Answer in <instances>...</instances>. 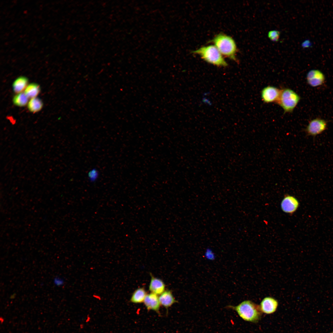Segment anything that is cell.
Listing matches in <instances>:
<instances>
[{"instance_id": "17", "label": "cell", "mask_w": 333, "mask_h": 333, "mask_svg": "<svg viewBox=\"0 0 333 333\" xmlns=\"http://www.w3.org/2000/svg\"><path fill=\"white\" fill-rule=\"evenodd\" d=\"M29 98L24 92H22L17 94L14 96L13 102L17 106L23 107L27 105Z\"/></svg>"}, {"instance_id": "20", "label": "cell", "mask_w": 333, "mask_h": 333, "mask_svg": "<svg viewBox=\"0 0 333 333\" xmlns=\"http://www.w3.org/2000/svg\"><path fill=\"white\" fill-rule=\"evenodd\" d=\"M54 284L57 286H61L64 284V280L61 278L58 277H55L53 281Z\"/></svg>"}, {"instance_id": "9", "label": "cell", "mask_w": 333, "mask_h": 333, "mask_svg": "<svg viewBox=\"0 0 333 333\" xmlns=\"http://www.w3.org/2000/svg\"><path fill=\"white\" fill-rule=\"evenodd\" d=\"M278 305V302L276 299L271 297H267L263 299L259 306L262 313L270 314L276 311Z\"/></svg>"}, {"instance_id": "10", "label": "cell", "mask_w": 333, "mask_h": 333, "mask_svg": "<svg viewBox=\"0 0 333 333\" xmlns=\"http://www.w3.org/2000/svg\"><path fill=\"white\" fill-rule=\"evenodd\" d=\"M143 303L148 310H152L160 314L161 305L158 295L152 293L147 294Z\"/></svg>"}, {"instance_id": "11", "label": "cell", "mask_w": 333, "mask_h": 333, "mask_svg": "<svg viewBox=\"0 0 333 333\" xmlns=\"http://www.w3.org/2000/svg\"><path fill=\"white\" fill-rule=\"evenodd\" d=\"M150 275L149 290L151 293L160 295L165 291V285L161 279L154 277L151 274Z\"/></svg>"}, {"instance_id": "2", "label": "cell", "mask_w": 333, "mask_h": 333, "mask_svg": "<svg viewBox=\"0 0 333 333\" xmlns=\"http://www.w3.org/2000/svg\"><path fill=\"white\" fill-rule=\"evenodd\" d=\"M214 46L223 55L230 59L236 61L237 47L234 40L225 34H219L212 41Z\"/></svg>"}, {"instance_id": "5", "label": "cell", "mask_w": 333, "mask_h": 333, "mask_svg": "<svg viewBox=\"0 0 333 333\" xmlns=\"http://www.w3.org/2000/svg\"><path fill=\"white\" fill-rule=\"evenodd\" d=\"M327 128V121L317 117L310 120L303 131L306 136L315 137L322 134Z\"/></svg>"}, {"instance_id": "4", "label": "cell", "mask_w": 333, "mask_h": 333, "mask_svg": "<svg viewBox=\"0 0 333 333\" xmlns=\"http://www.w3.org/2000/svg\"><path fill=\"white\" fill-rule=\"evenodd\" d=\"M301 99L299 95L292 89L285 88L281 89L277 104L283 109L284 113H291L294 111Z\"/></svg>"}, {"instance_id": "13", "label": "cell", "mask_w": 333, "mask_h": 333, "mask_svg": "<svg viewBox=\"0 0 333 333\" xmlns=\"http://www.w3.org/2000/svg\"><path fill=\"white\" fill-rule=\"evenodd\" d=\"M28 82V80L27 77L24 76L18 77L15 80L13 84L14 91L17 94L23 92L27 86Z\"/></svg>"}, {"instance_id": "16", "label": "cell", "mask_w": 333, "mask_h": 333, "mask_svg": "<svg viewBox=\"0 0 333 333\" xmlns=\"http://www.w3.org/2000/svg\"><path fill=\"white\" fill-rule=\"evenodd\" d=\"M40 91L39 84L35 83H31L28 85L24 91V93L29 98L37 97Z\"/></svg>"}, {"instance_id": "6", "label": "cell", "mask_w": 333, "mask_h": 333, "mask_svg": "<svg viewBox=\"0 0 333 333\" xmlns=\"http://www.w3.org/2000/svg\"><path fill=\"white\" fill-rule=\"evenodd\" d=\"M281 92V89L277 87L270 85L264 88L261 91V97L262 101L265 103H277Z\"/></svg>"}, {"instance_id": "1", "label": "cell", "mask_w": 333, "mask_h": 333, "mask_svg": "<svg viewBox=\"0 0 333 333\" xmlns=\"http://www.w3.org/2000/svg\"><path fill=\"white\" fill-rule=\"evenodd\" d=\"M228 307L236 311L244 320L252 323L258 322L262 313L260 306L250 300L243 301L235 306H228Z\"/></svg>"}, {"instance_id": "8", "label": "cell", "mask_w": 333, "mask_h": 333, "mask_svg": "<svg viewBox=\"0 0 333 333\" xmlns=\"http://www.w3.org/2000/svg\"><path fill=\"white\" fill-rule=\"evenodd\" d=\"M281 206V209L283 212L292 214L298 208L299 202L294 196L287 195H285L282 200Z\"/></svg>"}, {"instance_id": "3", "label": "cell", "mask_w": 333, "mask_h": 333, "mask_svg": "<svg viewBox=\"0 0 333 333\" xmlns=\"http://www.w3.org/2000/svg\"><path fill=\"white\" fill-rule=\"evenodd\" d=\"M198 55L207 62L218 67H226L228 65L223 55L213 45L201 47L192 52Z\"/></svg>"}, {"instance_id": "21", "label": "cell", "mask_w": 333, "mask_h": 333, "mask_svg": "<svg viewBox=\"0 0 333 333\" xmlns=\"http://www.w3.org/2000/svg\"><path fill=\"white\" fill-rule=\"evenodd\" d=\"M311 45L310 42L309 40H306L304 41L302 44V46L303 48L308 47Z\"/></svg>"}, {"instance_id": "7", "label": "cell", "mask_w": 333, "mask_h": 333, "mask_svg": "<svg viewBox=\"0 0 333 333\" xmlns=\"http://www.w3.org/2000/svg\"><path fill=\"white\" fill-rule=\"evenodd\" d=\"M307 84L312 87H317L323 85L325 81V76L318 69H314L309 71L306 76Z\"/></svg>"}, {"instance_id": "18", "label": "cell", "mask_w": 333, "mask_h": 333, "mask_svg": "<svg viewBox=\"0 0 333 333\" xmlns=\"http://www.w3.org/2000/svg\"><path fill=\"white\" fill-rule=\"evenodd\" d=\"M280 32L276 30L271 31L268 32V35L270 39L273 41H278L279 39Z\"/></svg>"}, {"instance_id": "12", "label": "cell", "mask_w": 333, "mask_h": 333, "mask_svg": "<svg viewBox=\"0 0 333 333\" xmlns=\"http://www.w3.org/2000/svg\"><path fill=\"white\" fill-rule=\"evenodd\" d=\"M161 305L166 309L177 302L173 295L172 292L169 290H165L159 297Z\"/></svg>"}, {"instance_id": "14", "label": "cell", "mask_w": 333, "mask_h": 333, "mask_svg": "<svg viewBox=\"0 0 333 333\" xmlns=\"http://www.w3.org/2000/svg\"><path fill=\"white\" fill-rule=\"evenodd\" d=\"M147 294L146 292L143 287L138 288L133 293L130 301L133 303L136 304L143 302Z\"/></svg>"}, {"instance_id": "22", "label": "cell", "mask_w": 333, "mask_h": 333, "mask_svg": "<svg viewBox=\"0 0 333 333\" xmlns=\"http://www.w3.org/2000/svg\"><path fill=\"white\" fill-rule=\"evenodd\" d=\"M332 333H333V332Z\"/></svg>"}, {"instance_id": "15", "label": "cell", "mask_w": 333, "mask_h": 333, "mask_svg": "<svg viewBox=\"0 0 333 333\" xmlns=\"http://www.w3.org/2000/svg\"><path fill=\"white\" fill-rule=\"evenodd\" d=\"M43 106V103L42 101L36 97L30 99L27 104V108L30 112L35 113L40 111Z\"/></svg>"}, {"instance_id": "19", "label": "cell", "mask_w": 333, "mask_h": 333, "mask_svg": "<svg viewBox=\"0 0 333 333\" xmlns=\"http://www.w3.org/2000/svg\"><path fill=\"white\" fill-rule=\"evenodd\" d=\"M98 173L97 170L93 169L88 173V177L90 181L91 182L95 181L98 177Z\"/></svg>"}]
</instances>
